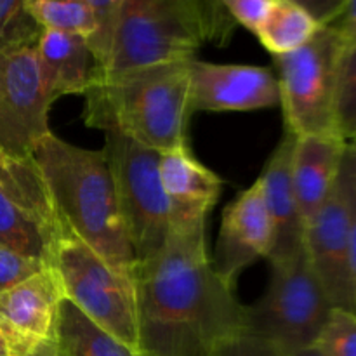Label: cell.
<instances>
[{
    "label": "cell",
    "mask_w": 356,
    "mask_h": 356,
    "mask_svg": "<svg viewBox=\"0 0 356 356\" xmlns=\"http://www.w3.org/2000/svg\"><path fill=\"white\" fill-rule=\"evenodd\" d=\"M205 221L170 222L162 252L136 264L138 356H214L245 332V306L209 259Z\"/></svg>",
    "instance_id": "1"
},
{
    "label": "cell",
    "mask_w": 356,
    "mask_h": 356,
    "mask_svg": "<svg viewBox=\"0 0 356 356\" xmlns=\"http://www.w3.org/2000/svg\"><path fill=\"white\" fill-rule=\"evenodd\" d=\"M31 156L63 232L76 236L113 270L132 278L136 257L103 149L80 148L51 132L35 146Z\"/></svg>",
    "instance_id": "2"
},
{
    "label": "cell",
    "mask_w": 356,
    "mask_h": 356,
    "mask_svg": "<svg viewBox=\"0 0 356 356\" xmlns=\"http://www.w3.org/2000/svg\"><path fill=\"white\" fill-rule=\"evenodd\" d=\"M190 61L162 63L111 75L94 68L83 92V120L89 127L117 131L159 153L188 146Z\"/></svg>",
    "instance_id": "3"
},
{
    "label": "cell",
    "mask_w": 356,
    "mask_h": 356,
    "mask_svg": "<svg viewBox=\"0 0 356 356\" xmlns=\"http://www.w3.org/2000/svg\"><path fill=\"white\" fill-rule=\"evenodd\" d=\"M225 3L198 0H122L113 51L99 73L190 61L207 40H222L232 24Z\"/></svg>",
    "instance_id": "4"
},
{
    "label": "cell",
    "mask_w": 356,
    "mask_h": 356,
    "mask_svg": "<svg viewBox=\"0 0 356 356\" xmlns=\"http://www.w3.org/2000/svg\"><path fill=\"white\" fill-rule=\"evenodd\" d=\"M332 309L302 249L291 259L271 263L266 294L245 306V332L291 355L315 346Z\"/></svg>",
    "instance_id": "5"
},
{
    "label": "cell",
    "mask_w": 356,
    "mask_h": 356,
    "mask_svg": "<svg viewBox=\"0 0 356 356\" xmlns=\"http://www.w3.org/2000/svg\"><path fill=\"white\" fill-rule=\"evenodd\" d=\"M103 153L136 264H143L162 252L170 232L169 200L160 181L162 153L117 131H104Z\"/></svg>",
    "instance_id": "6"
},
{
    "label": "cell",
    "mask_w": 356,
    "mask_h": 356,
    "mask_svg": "<svg viewBox=\"0 0 356 356\" xmlns=\"http://www.w3.org/2000/svg\"><path fill=\"white\" fill-rule=\"evenodd\" d=\"M52 268L58 271L65 298L136 353L132 278L118 273L90 247L68 233H63L56 247Z\"/></svg>",
    "instance_id": "7"
},
{
    "label": "cell",
    "mask_w": 356,
    "mask_h": 356,
    "mask_svg": "<svg viewBox=\"0 0 356 356\" xmlns=\"http://www.w3.org/2000/svg\"><path fill=\"white\" fill-rule=\"evenodd\" d=\"M343 49L339 35L322 24L305 47L291 54L275 56L285 125L298 138L336 134L334 99Z\"/></svg>",
    "instance_id": "8"
},
{
    "label": "cell",
    "mask_w": 356,
    "mask_h": 356,
    "mask_svg": "<svg viewBox=\"0 0 356 356\" xmlns=\"http://www.w3.org/2000/svg\"><path fill=\"white\" fill-rule=\"evenodd\" d=\"M49 94L37 45H0V146L17 159H31L51 134Z\"/></svg>",
    "instance_id": "9"
},
{
    "label": "cell",
    "mask_w": 356,
    "mask_h": 356,
    "mask_svg": "<svg viewBox=\"0 0 356 356\" xmlns=\"http://www.w3.org/2000/svg\"><path fill=\"white\" fill-rule=\"evenodd\" d=\"M305 250L332 308L356 313L351 280V218L339 179L329 200L306 225Z\"/></svg>",
    "instance_id": "10"
},
{
    "label": "cell",
    "mask_w": 356,
    "mask_h": 356,
    "mask_svg": "<svg viewBox=\"0 0 356 356\" xmlns=\"http://www.w3.org/2000/svg\"><path fill=\"white\" fill-rule=\"evenodd\" d=\"M63 299V284L52 266L0 292V337L7 355L26 356L52 339Z\"/></svg>",
    "instance_id": "11"
},
{
    "label": "cell",
    "mask_w": 356,
    "mask_h": 356,
    "mask_svg": "<svg viewBox=\"0 0 356 356\" xmlns=\"http://www.w3.org/2000/svg\"><path fill=\"white\" fill-rule=\"evenodd\" d=\"M280 104L273 73L263 66L190 61V111H252Z\"/></svg>",
    "instance_id": "12"
},
{
    "label": "cell",
    "mask_w": 356,
    "mask_h": 356,
    "mask_svg": "<svg viewBox=\"0 0 356 356\" xmlns=\"http://www.w3.org/2000/svg\"><path fill=\"white\" fill-rule=\"evenodd\" d=\"M271 238L270 216L257 179L226 205L212 268L222 282L235 287V280L247 266L270 256Z\"/></svg>",
    "instance_id": "13"
},
{
    "label": "cell",
    "mask_w": 356,
    "mask_h": 356,
    "mask_svg": "<svg viewBox=\"0 0 356 356\" xmlns=\"http://www.w3.org/2000/svg\"><path fill=\"white\" fill-rule=\"evenodd\" d=\"M296 136L285 129V134L275 152L271 153L259 179L263 188L264 205L270 216L271 250L268 259L280 263L294 257L305 249V219L299 211L292 183V153Z\"/></svg>",
    "instance_id": "14"
},
{
    "label": "cell",
    "mask_w": 356,
    "mask_h": 356,
    "mask_svg": "<svg viewBox=\"0 0 356 356\" xmlns=\"http://www.w3.org/2000/svg\"><path fill=\"white\" fill-rule=\"evenodd\" d=\"M348 143L336 134L296 136L292 183L305 225L320 212L336 188Z\"/></svg>",
    "instance_id": "15"
},
{
    "label": "cell",
    "mask_w": 356,
    "mask_h": 356,
    "mask_svg": "<svg viewBox=\"0 0 356 356\" xmlns=\"http://www.w3.org/2000/svg\"><path fill=\"white\" fill-rule=\"evenodd\" d=\"M160 181L169 200L170 222L207 219L222 186L219 176L202 165L188 146L160 155Z\"/></svg>",
    "instance_id": "16"
},
{
    "label": "cell",
    "mask_w": 356,
    "mask_h": 356,
    "mask_svg": "<svg viewBox=\"0 0 356 356\" xmlns=\"http://www.w3.org/2000/svg\"><path fill=\"white\" fill-rule=\"evenodd\" d=\"M37 54L52 99L58 101L68 94L83 96L96 68L86 38L44 30L37 44Z\"/></svg>",
    "instance_id": "17"
},
{
    "label": "cell",
    "mask_w": 356,
    "mask_h": 356,
    "mask_svg": "<svg viewBox=\"0 0 356 356\" xmlns=\"http://www.w3.org/2000/svg\"><path fill=\"white\" fill-rule=\"evenodd\" d=\"M63 228L0 190V243L14 252L52 266Z\"/></svg>",
    "instance_id": "18"
},
{
    "label": "cell",
    "mask_w": 356,
    "mask_h": 356,
    "mask_svg": "<svg viewBox=\"0 0 356 356\" xmlns=\"http://www.w3.org/2000/svg\"><path fill=\"white\" fill-rule=\"evenodd\" d=\"M59 356H136L124 343L87 318L75 305L63 299L54 329Z\"/></svg>",
    "instance_id": "19"
},
{
    "label": "cell",
    "mask_w": 356,
    "mask_h": 356,
    "mask_svg": "<svg viewBox=\"0 0 356 356\" xmlns=\"http://www.w3.org/2000/svg\"><path fill=\"white\" fill-rule=\"evenodd\" d=\"M322 28L302 2L275 0L266 21L257 31L261 44L273 56H285L305 47Z\"/></svg>",
    "instance_id": "20"
},
{
    "label": "cell",
    "mask_w": 356,
    "mask_h": 356,
    "mask_svg": "<svg viewBox=\"0 0 356 356\" xmlns=\"http://www.w3.org/2000/svg\"><path fill=\"white\" fill-rule=\"evenodd\" d=\"M0 190L59 225L33 156L17 159L0 146Z\"/></svg>",
    "instance_id": "21"
},
{
    "label": "cell",
    "mask_w": 356,
    "mask_h": 356,
    "mask_svg": "<svg viewBox=\"0 0 356 356\" xmlns=\"http://www.w3.org/2000/svg\"><path fill=\"white\" fill-rule=\"evenodd\" d=\"M42 30L61 31L87 38L94 30V13L89 0H24Z\"/></svg>",
    "instance_id": "22"
},
{
    "label": "cell",
    "mask_w": 356,
    "mask_h": 356,
    "mask_svg": "<svg viewBox=\"0 0 356 356\" xmlns=\"http://www.w3.org/2000/svg\"><path fill=\"white\" fill-rule=\"evenodd\" d=\"M336 134L346 143L356 138V45L344 47L337 66L334 99Z\"/></svg>",
    "instance_id": "23"
},
{
    "label": "cell",
    "mask_w": 356,
    "mask_h": 356,
    "mask_svg": "<svg viewBox=\"0 0 356 356\" xmlns=\"http://www.w3.org/2000/svg\"><path fill=\"white\" fill-rule=\"evenodd\" d=\"M94 13V30L86 38L96 70L106 68L113 51L122 0H89Z\"/></svg>",
    "instance_id": "24"
},
{
    "label": "cell",
    "mask_w": 356,
    "mask_h": 356,
    "mask_svg": "<svg viewBox=\"0 0 356 356\" xmlns=\"http://www.w3.org/2000/svg\"><path fill=\"white\" fill-rule=\"evenodd\" d=\"M42 31L24 0H0V45H37Z\"/></svg>",
    "instance_id": "25"
},
{
    "label": "cell",
    "mask_w": 356,
    "mask_h": 356,
    "mask_svg": "<svg viewBox=\"0 0 356 356\" xmlns=\"http://www.w3.org/2000/svg\"><path fill=\"white\" fill-rule=\"evenodd\" d=\"M315 348L323 356H356V313L334 308Z\"/></svg>",
    "instance_id": "26"
},
{
    "label": "cell",
    "mask_w": 356,
    "mask_h": 356,
    "mask_svg": "<svg viewBox=\"0 0 356 356\" xmlns=\"http://www.w3.org/2000/svg\"><path fill=\"white\" fill-rule=\"evenodd\" d=\"M44 268H47V264L21 256V254L14 252L13 249L0 243V292L26 280L28 277L38 273Z\"/></svg>",
    "instance_id": "27"
},
{
    "label": "cell",
    "mask_w": 356,
    "mask_h": 356,
    "mask_svg": "<svg viewBox=\"0 0 356 356\" xmlns=\"http://www.w3.org/2000/svg\"><path fill=\"white\" fill-rule=\"evenodd\" d=\"M222 3L233 21L257 33L266 21L275 0H225Z\"/></svg>",
    "instance_id": "28"
},
{
    "label": "cell",
    "mask_w": 356,
    "mask_h": 356,
    "mask_svg": "<svg viewBox=\"0 0 356 356\" xmlns=\"http://www.w3.org/2000/svg\"><path fill=\"white\" fill-rule=\"evenodd\" d=\"M214 356H284L277 348L268 344L266 341L252 336V334L242 332L233 336L219 344Z\"/></svg>",
    "instance_id": "29"
},
{
    "label": "cell",
    "mask_w": 356,
    "mask_h": 356,
    "mask_svg": "<svg viewBox=\"0 0 356 356\" xmlns=\"http://www.w3.org/2000/svg\"><path fill=\"white\" fill-rule=\"evenodd\" d=\"M339 183L343 186L344 197H346L348 209H350L351 218V280H353V294H355V308H356V183L351 169L350 155H344L343 167H341Z\"/></svg>",
    "instance_id": "30"
},
{
    "label": "cell",
    "mask_w": 356,
    "mask_h": 356,
    "mask_svg": "<svg viewBox=\"0 0 356 356\" xmlns=\"http://www.w3.org/2000/svg\"><path fill=\"white\" fill-rule=\"evenodd\" d=\"M323 24L330 26L339 35L344 47L356 45V0L337 3L336 9Z\"/></svg>",
    "instance_id": "31"
},
{
    "label": "cell",
    "mask_w": 356,
    "mask_h": 356,
    "mask_svg": "<svg viewBox=\"0 0 356 356\" xmlns=\"http://www.w3.org/2000/svg\"><path fill=\"white\" fill-rule=\"evenodd\" d=\"M26 356H59L58 348H56V343H54V337L45 341V343L38 344V346L35 348L33 351H30Z\"/></svg>",
    "instance_id": "32"
},
{
    "label": "cell",
    "mask_w": 356,
    "mask_h": 356,
    "mask_svg": "<svg viewBox=\"0 0 356 356\" xmlns=\"http://www.w3.org/2000/svg\"><path fill=\"white\" fill-rule=\"evenodd\" d=\"M348 155H350L351 169H353V176H355V183H356V138L353 139V141L348 143Z\"/></svg>",
    "instance_id": "33"
},
{
    "label": "cell",
    "mask_w": 356,
    "mask_h": 356,
    "mask_svg": "<svg viewBox=\"0 0 356 356\" xmlns=\"http://www.w3.org/2000/svg\"><path fill=\"white\" fill-rule=\"evenodd\" d=\"M285 356H323V355L320 353V351L316 350L315 346H312V348H305V350L294 351V353H291V355H285Z\"/></svg>",
    "instance_id": "34"
},
{
    "label": "cell",
    "mask_w": 356,
    "mask_h": 356,
    "mask_svg": "<svg viewBox=\"0 0 356 356\" xmlns=\"http://www.w3.org/2000/svg\"><path fill=\"white\" fill-rule=\"evenodd\" d=\"M0 356H9L7 355V348H6V344H3L2 337H0Z\"/></svg>",
    "instance_id": "35"
}]
</instances>
